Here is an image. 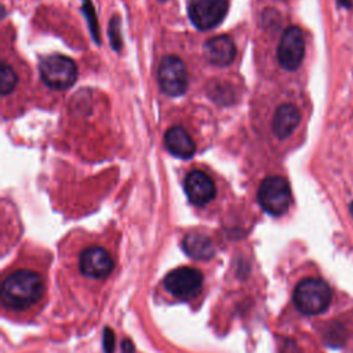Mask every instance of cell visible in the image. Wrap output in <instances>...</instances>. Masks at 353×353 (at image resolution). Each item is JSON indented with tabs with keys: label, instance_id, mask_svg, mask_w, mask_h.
<instances>
[{
	"label": "cell",
	"instance_id": "cell-11",
	"mask_svg": "<svg viewBox=\"0 0 353 353\" xmlns=\"http://www.w3.org/2000/svg\"><path fill=\"white\" fill-rule=\"evenodd\" d=\"M205 59L215 66H228L236 57V46L229 36H215L204 44Z\"/></svg>",
	"mask_w": 353,
	"mask_h": 353
},
{
	"label": "cell",
	"instance_id": "cell-4",
	"mask_svg": "<svg viewBox=\"0 0 353 353\" xmlns=\"http://www.w3.org/2000/svg\"><path fill=\"white\" fill-rule=\"evenodd\" d=\"M163 287L168 295L181 302L197 299L204 287L203 273L192 266H181L165 274Z\"/></svg>",
	"mask_w": 353,
	"mask_h": 353
},
{
	"label": "cell",
	"instance_id": "cell-14",
	"mask_svg": "<svg viewBox=\"0 0 353 353\" xmlns=\"http://www.w3.org/2000/svg\"><path fill=\"white\" fill-rule=\"evenodd\" d=\"M185 252L194 259H210L214 252V244L205 234L201 233H189L182 241Z\"/></svg>",
	"mask_w": 353,
	"mask_h": 353
},
{
	"label": "cell",
	"instance_id": "cell-2",
	"mask_svg": "<svg viewBox=\"0 0 353 353\" xmlns=\"http://www.w3.org/2000/svg\"><path fill=\"white\" fill-rule=\"evenodd\" d=\"M79 274L92 283H102L110 277L114 270L116 259L113 254L101 244H88L77 254Z\"/></svg>",
	"mask_w": 353,
	"mask_h": 353
},
{
	"label": "cell",
	"instance_id": "cell-6",
	"mask_svg": "<svg viewBox=\"0 0 353 353\" xmlns=\"http://www.w3.org/2000/svg\"><path fill=\"white\" fill-rule=\"evenodd\" d=\"M41 80L52 90H66L77 79L76 63L65 55H50L39 65Z\"/></svg>",
	"mask_w": 353,
	"mask_h": 353
},
{
	"label": "cell",
	"instance_id": "cell-19",
	"mask_svg": "<svg viewBox=\"0 0 353 353\" xmlns=\"http://www.w3.org/2000/svg\"><path fill=\"white\" fill-rule=\"evenodd\" d=\"M350 212H352V216H353V203L350 204Z\"/></svg>",
	"mask_w": 353,
	"mask_h": 353
},
{
	"label": "cell",
	"instance_id": "cell-13",
	"mask_svg": "<svg viewBox=\"0 0 353 353\" xmlns=\"http://www.w3.org/2000/svg\"><path fill=\"white\" fill-rule=\"evenodd\" d=\"M164 143L167 150L179 159H190L196 152L194 141L181 125H174L167 130Z\"/></svg>",
	"mask_w": 353,
	"mask_h": 353
},
{
	"label": "cell",
	"instance_id": "cell-17",
	"mask_svg": "<svg viewBox=\"0 0 353 353\" xmlns=\"http://www.w3.org/2000/svg\"><path fill=\"white\" fill-rule=\"evenodd\" d=\"M109 36H110V43H112L113 48L116 51H119L121 47V37L119 33V18L117 17H114L109 22Z\"/></svg>",
	"mask_w": 353,
	"mask_h": 353
},
{
	"label": "cell",
	"instance_id": "cell-7",
	"mask_svg": "<svg viewBox=\"0 0 353 353\" xmlns=\"http://www.w3.org/2000/svg\"><path fill=\"white\" fill-rule=\"evenodd\" d=\"M229 8V0H190L188 14L200 30H208L222 22Z\"/></svg>",
	"mask_w": 353,
	"mask_h": 353
},
{
	"label": "cell",
	"instance_id": "cell-3",
	"mask_svg": "<svg viewBox=\"0 0 353 353\" xmlns=\"http://www.w3.org/2000/svg\"><path fill=\"white\" fill-rule=\"evenodd\" d=\"M332 299L330 285L319 277L301 280L294 290V303L303 314H319L324 312Z\"/></svg>",
	"mask_w": 353,
	"mask_h": 353
},
{
	"label": "cell",
	"instance_id": "cell-12",
	"mask_svg": "<svg viewBox=\"0 0 353 353\" xmlns=\"http://www.w3.org/2000/svg\"><path fill=\"white\" fill-rule=\"evenodd\" d=\"M301 121L299 109L292 103H283L280 105L273 116L272 128L277 138L285 139L288 138Z\"/></svg>",
	"mask_w": 353,
	"mask_h": 353
},
{
	"label": "cell",
	"instance_id": "cell-8",
	"mask_svg": "<svg viewBox=\"0 0 353 353\" xmlns=\"http://www.w3.org/2000/svg\"><path fill=\"white\" fill-rule=\"evenodd\" d=\"M305 57V37L298 26H288L277 47V59L283 69L296 70Z\"/></svg>",
	"mask_w": 353,
	"mask_h": 353
},
{
	"label": "cell",
	"instance_id": "cell-9",
	"mask_svg": "<svg viewBox=\"0 0 353 353\" xmlns=\"http://www.w3.org/2000/svg\"><path fill=\"white\" fill-rule=\"evenodd\" d=\"M159 84L164 94L176 97L188 87V73L185 63L175 55H167L159 66Z\"/></svg>",
	"mask_w": 353,
	"mask_h": 353
},
{
	"label": "cell",
	"instance_id": "cell-5",
	"mask_svg": "<svg viewBox=\"0 0 353 353\" xmlns=\"http://www.w3.org/2000/svg\"><path fill=\"white\" fill-rule=\"evenodd\" d=\"M258 201L263 211L280 216L290 208L291 189L288 182L279 175L266 176L258 190Z\"/></svg>",
	"mask_w": 353,
	"mask_h": 353
},
{
	"label": "cell",
	"instance_id": "cell-1",
	"mask_svg": "<svg viewBox=\"0 0 353 353\" xmlns=\"http://www.w3.org/2000/svg\"><path fill=\"white\" fill-rule=\"evenodd\" d=\"M47 292V276L37 265H12L1 279V307L12 316L34 314Z\"/></svg>",
	"mask_w": 353,
	"mask_h": 353
},
{
	"label": "cell",
	"instance_id": "cell-15",
	"mask_svg": "<svg viewBox=\"0 0 353 353\" xmlns=\"http://www.w3.org/2000/svg\"><path fill=\"white\" fill-rule=\"evenodd\" d=\"M17 81H18V77L15 74V72L12 70V68L7 63H3L1 65V73H0V90H1V94L6 97L8 95L17 85Z\"/></svg>",
	"mask_w": 353,
	"mask_h": 353
},
{
	"label": "cell",
	"instance_id": "cell-16",
	"mask_svg": "<svg viewBox=\"0 0 353 353\" xmlns=\"http://www.w3.org/2000/svg\"><path fill=\"white\" fill-rule=\"evenodd\" d=\"M84 1V6H83V10L87 15V21H88V25L91 28V33L95 39L97 43H99V34H98V28H97V21H95V12H94V8H92V4L90 0H83Z\"/></svg>",
	"mask_w": 353,
	"mask_h": 353
},
{
	"label": "cell",
	"instance_id": "cell-18",
	"mask_svg": "<svg viewBox=\"0 0 353 353\" xmlns=\"http://www.w3.org/2000/svg\"><path fill=\"white\" fill-rule=\"evenodd\" d=\"M338 6L339 7H343V8H352L353 7V0H336Z\"/></svg>",
	"mask_w": 353,
	"mask_h": 353
},
{
	"label": "cell",
	"instance_id": "cell-10",
	"mask_svg": "<svg viewBox=\"0 0 353 353\" xmlns=\"http://www.w3.org/2000/svg\"><path fill=\"white\" fill-rule=\"evenodd\" d=\"M183 188L189 201L199 207L208 204L216 193L214 181L200 170H193L186 175Z\"/></svg>",
	"mask_w": 353,
	"mask_h": 353
},
{
	"label": "cell",
	"instance_id": "cell-20",
	"mask_svg": "<svg viewBox=\"0 0 353 353\" xmlns=\"http://www.w3.org/2000/svg\"><path fill=\"white\" fill-rule=\"evenodd\" d=\"M160 1H165V0H160Z\"/></svg>",
	"mask_w": 353,
	"mask_h": 353
}]
</instances>
